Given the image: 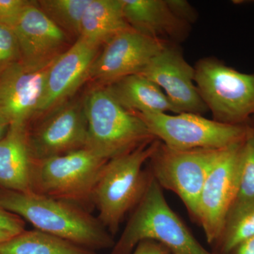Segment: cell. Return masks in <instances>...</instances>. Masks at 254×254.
<instances>
[{
  "label": "cell",
  "instance_id": "1",
  "mask_svg": "<svg viewBox=\"0 0 254 254\" xmlns=\"http://www.w3.org/2000/svg\"><path fill=\"white\" fill-rule=\"evenodd\" d=\"M0 207L37 230L94 251L113 248V236L87 209L33 192L0 190Z\"/></svg>",
  "mask_w": 254,
  "mask_h": 254
},
{
  "label": "cell",
  "instance_id": "2",
  "mask_svg": "<svg viewBox=\"0 0 254 254\" xmlns=\"http://www.w3.org/2000/svg\"><path fill=\"white\" fill-rule=\"evenodd\" d=\"M145 240L161 244L172 254H215L200 245L170 208L163 189L150 173L143 196L132 210L110 254H131L136 246Z\"/></svg>",
  "mask_w": 254,
  "mask_h": 254
},
{
  "label": "cell",
  "instance_id": "3",
  "mask_svg": "<svg viewBox=\"0 0 254 254\" xmlns=\"http://www.w3.org/2000/svg\"><path fill=\"white\" fill-rule=\"evenodd\" d=\"M159 143L155 139L111 159L102 170L93 190L92 203L98 210V220L113 236L144 193L150 173L143 167Z\"/></svg>",
  "mask_w": 254,
  "mask_h": 254
},
{
  "label": "cell",
  "instance_id": "4",
  "mask_svg": "<svg viewBox=\"0 0 254 254\" xmlns=\"http://www.w3.org/2000/svg\"><path fill=\"white\" fill-rule=\"evenodd\" d=\"M88 125L86 148L110 160L156 139L136 113L129 111L108 86L91 90L83 100Z\"/></svg>",
  "mask_w": 254,
  "mask_h": 254
},
{
  "label": "cell",
  "instance_id": "5",
  "mask_svg": "<svg viewBox=\"0 0 254 254\" xmlns=\"http://www.w3.org/2000/svg\"><path fill=\"white\" fill-rule=\"evenodd\" d=\"M108 160L88 148L34 160L31 192L75 203L87 209L98 177Z\"/></svg>",
  "mask_w": 254,
  "mask_h": 254
},
{
  "label": "cell",
  "instance_id": "6",
  "mask_svg": "<svg viewBox=\"0 0 254 254\" xmlns=\"http://www.w3.org/2000/svg\"><path fill=\"white\" fill-rule=\"evenodd\" d=\"M136 113L156 139L175 150L224 149L245 141L251 128L193 113Z\"/></svg>",
  "mask_w": 254,
  "mask_h": 254
},
{
  "label": "cell",
  "instance_id": "7",
  "mask_svg": "<svg viewBox=\"0 0 254 254\" xmlns=\"http://www.w3.org/2000/svg\"><path fill=\"white\" fill-rule=\"evenodd\" d=\"M195 83L214 120L229 125L247 123L254 114V74L240 72L218 60H200Z\"/></svg>",
  "mask_w": 254,
  "mask_h": 254
},
{
  "label": "cell",
  "instance_id": "8",
  "mask_svg": "<svg viewBox=\"0 0 254 254\" xmlns=\"http://www.w3.org/2000/svg\"><path fill=\"white\" fill-rule=\"evenodd\" d=\"M221 150H175L160 141L148 171L162 189L178 195L195 220L202 189Z\"/></svg>",
  "mask_w": 254,
  "mask_h": 254
},
{
  "label": "cell",
  "instance_id": "9",
  "mask_svg": "<svg viewBox=\"0 0 254 254\" xmlns=\"http://www.w3.org/2000/svg\"><path fill=\"white\" fill-rule=\"evenodd\" d=\"M244 141L221 150L198 198L195 221L203 228L208 243L215 244L218 240L227 213L236 200Z\"/></svg>",
  "mask_w": 254,
  "mask_h": 254
},
{
  "label": "cell",
  "instance_id": "10",
  "mask_svg": "<svg viewBox=\"0 0 254 254\" xmlns=\"http://www.w3.org/2000/svg\"><path fill=\"white\" fill-rule=\"evenodd\" d=\"M165 44L132 28L125 30L105 43L92 64L89 78L106 86L138 74Z\"/></svg>",
  "mask_w": 254,
  "mask_h": 254
},
{
  "label": "cell",
  "instance_id": "11",
  "mask_svg": "<svg viewBox=\"0 0 254 254\" xmlns=\"http://www.w3.org/2000/svg\"><path fill=\"white\" fill-rule=\"evenodd\" d=\"M87 135L84 104L65 102L28 133L32 157L44 160L86 148Z\"/></svg>",
  "mask_w": 254,
  "mask_h": 254
},
{
  "label": "cell",
  "instance_id": "12",
  "mask_svg": "<svg viewBox=\"0 0 254 254\" xmlns=\"http://www.w3.org/2000/svg\"><path fill=\"white\" fill-rule=\"evenodd\" d=\"M138 74L161 88L177 114L201 115L208 110L195 84V68L175 47L166 43Z\"/></svg>",
  "mask_w": 254,
  "mask_h": 254
},
{
  "label": "cell",
  "instance_id": "13",
  "mask_svg": "<svg viewBox=\"0 0 254 254\" xmlns=\"http://www.w3.org/2000/svg\"><path fill=\"white\" fill-rule=\"evenodd\" d=\"M32 1L13 28L21 63L32 70L49 67L68 48L67 35Z\"/></svg>",
  "mask_w": 254,
  "mask_h": 254
},
{
  "label": "cell",
  "instance_id": "14",
  "mask_svg": "<svg viewBox=\"0 0 254 254\" xmlns=\"http://www.w3.org/2000/svg\"><path fill=\"white\" fill-rule=\"evenodd\" d=\"M48 68L30 69L21 61L0 74V115L10 125L26 126L38 115L46 93Z\"/></svg>",
  "mask_w": 254,
  "mask_h": 254
},
{
  "label": "cell",
  "instance_id": "15",
  "mask_svg": "<svg viewBox=\"0 0 254 254\" xmlns=\"http://www.w3.org/2000/svg\"><path fill=\"white\" fill-rule=\"evenodd\" d=\"M100 46L79 37L48 68L46 93L40 113L55 109L66 102L89 78Z\"/></svg>",
  "mask_w": 254,
  "mask_h": 254
},
{
  "label": "cell",
  "instance_id": "16",
  "mask_svg": "<svg viewBox=\"0 0 254 254\" xmlns=\"http://www.w3.org/2000/svg\"><path fill=\"white\" fill-rule=\"evenodd\" d=\"M124 16L130 27L145 36L164 41L181 39L188 23L180 19L166 0H121Z\"/></svg>",
  "mask_w": 254,
  "mask_h": 254
},
{
  "label": "cell",
  "instance_id": "17",
  "mask_svg": "<svg viewBox=\"0 0 254 254\" xmlns=\"http://www.w3.org/2000/svg\"><path fill=\"white\" fill-rule=\"evenodd\" d=\"M26 126L10 125L0 140V187L2 190L31 192L33 160Z\"/></svg>",
  "mask_w": 254,
  "mask_h": 254
},
{
  "label": "cell",
  "instance_id": "18",
  "mask_svg": "<svg viewBox=\"0 0 254 254\" xmlns=\"http://www.w3.org/2000/svg\"><path fill=\"white\" fill-rule=\"evenodd\" d=\"M110 91L129 111L137 113L177 114L167 95L155 83L141 74H134L115 82Z\"/></svg>",
  "mask_w": 254,
  "mask_h": 254
},
{
  "label": "cell",
  "instance_id": "19",
  "mask_svg": "<svg viewBox=\"0 0 254 254\" xmlns=\"http://www.w3.org/2000/svg\"><path fill=\"white\" fill-rule=\"evenodd\" d=\"M131 28L124 16L121 0H91L82 18L80 37L100 46Z\"/></svg>",
  "mask_w": 254,
  "mask_h": 254
},
{
  "label": "cell",
  "instance_id": "20",
  "mask_svg": "<svg viewBox=\"0 0 254 254\" xmlns=\"http://www.w3.org/2000/svg\"><path fill=\"white\" fill-rule=\"evenodd\" d=\"M0 254H97L83 248L40 231H23L9 240L0 242Z\"/></svg>",
  "mask_w": 254,
  "mask_h": 254
},
{
  "label": "cell",
  "instance_id": "21",
  "mask_svg": "<svg viewBox=\"0 0 254 254\" xmlns=\"http://www.w3.org/2000/svg\"><path fill=\"white\" fill-rule=\"evenodd\" d=\"M254 237V199L235 200L215 242V254H227L244 241Z\"/></svg>",
  "mask_w": 254,
  "mask_h": 254
},
{
  "label": "cell",
  "instance_id": "22",
  "mask_svg": "<svg viewBox=\"0 0 254 254\" xmlns=\"http://www.w3.org/2000/svg\"><path fill=\"white\" fill-rule=\"evenodd\" d=\"M91 0H41L38 6L63 31L79 38L82 18Z\"/></svg>",
  "mask_w": 254,
  "mask_h": 254
},
{
  "label": "cell",
  "instance_id": "23",
  "mask_svg": "<svg viewBox=\"0 0 254 254\" xmlns=\"http://www.w3.org/2000/svg\"><path fill=\"white\" fill-rule=\"evenodd\" d=\"M254 199V127L244 141L242 148V171L238 193L235 200Z\"/></svg>",
  "mask_w": 254,
  "mask_h": 254
},
{
  "label": "cell",
  "instance_id": "24",
  "mask_svg": "<svg viewBox=\"0 0 254 254\" xmlns=\"http://www.w3.org/2000/svg\"><path fill=\"white\" fill-rule=\"evenodd\" d=\"M20 61L21 53L14 30L0 23V74Z\"/></svg>",
  "mask_w": 254,
  "mask_h": 254
},
{
  "label": "cell",
  "instance_id": "25",
  "mask_svg": "<svg viewBox=\"0 0 254 254\" xmlns=\"http://www.w3.org/2000/svg\"><path fill=\"white\" fill-rule=\"evenodd\" d=\"M33 1L0 0V23L14 28L23 11Z\"/></svg>",
  "mask_w": 254,
  "mask_h": 254
},
{
  "label": "cell",
  "instance_id": "26",
  "mask_svg": "<svg viewBox=\"0 0 254 254\" xmlns=\"http://www.w3.org/2000/svg\"><path fill=\"white\" fill-rule=\"evenodd\" d=\"M0 231L16 235L24 231V223L17 215L0 207Z\"/></svg>",
  "mask_w": 254,
  "mask_h": 254
},
{
  "label": "cell",
  "instance_id": "27",
  "mask_svg": "<svg viewBox=\"0 0 254 254\" xmlns=\"http://www.w3.org/2000/svg\"><path fill=\"white\" fill-rule=\"evenodd\" d=\"M169 7L177 17L187 23L193 22L195 19L194 9L190 3L184 0H166Z\"/></svg>",
  "mask_w": 254,
  "mask_h": 254
},
{
  "label": "cell",
  "instance_id": "28",
  "mask_svg": "<svg viewBox=\"0 0 254 254\" xmlns=\"http://www.w3.org/2000/svg\"><path fill=\"white\" fill-rule=\"evenodd\" d=\"M131 254H172L161 244L152 240H145L136 246Z\"/></svg>",
  "mask_w": 254,
  "mask_h": 254
},
{
  "label": "cell",
  "instance_id": "29",
  "mask_svg": "<svg viewBox=\"0 0 254 254\" xmlns=\"http://www.w3.org/2000/svg\"><path fill=\"white\" fill-rule=\"evenodd\" d=\"M227 254H254V237L239 244Z\"/></svg>",
  "mask_w": 254,
  "mask_h": 254
},
{
  "label": "cell",
  "instance_id": "30",
  "mask_svg": "<svg viewBox=\"0 0 254 254\" xmlns=\"http://www.w3.org/2000/svg\"><path fill=\"white\" fill-rule=\"evenodd\" d=\"M10 124L6 119L0 115V140L4 138L9 130Z\"/></svg>",
  "mask_w": 254,
  "mask_h": 254
},
{
  "label": "cell",
  "instance_id": "31",
  "mask_svg": "<svg viewBox=\"0 0 254 254\" xmlns=\"http://www.w3.org/2000/svg\"><path fill=\"white\" fill-rule=\"evenodd\" d=\"M15 235L10 234L9 232L0 231V242H4L9 240L11 237H14Z\"/></svg>",
  "mask_w": 254,
  "mask_h": 254
},
{
  "label": "cell",
  "instance_id": "32",
  "mask_svg": "<svg viewBox=\"0 0 254 254\" xmlns=\"http://www.w3.org/2000/svg\"><path fill=\"white\" fill-rule=\"evenodd\" d=\"M253 117H254V114Z\"/></svg>",
  "mask_w": 254,
  "mask_h": 254
}]
</instances>
